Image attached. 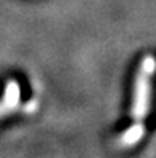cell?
I'll use <instances>...</instances> for the list:
<instances>
[{"label": "cell", "instance_id": "cell-1", "mask_svg": "<svg viewBox=\"0 0 156 158\" xmlns=\"http://www.w3.org/2000/svg\"><path fill=\"white\" fill-rule=\"evenodd\" d=\"M154 70L153 56H145L135 73L134 89H132V106L131 114L134 118L142 120L150 109V96H151V75Z\"/></svg>", "mask_w": 156, "mask_h": 158}, {"label": "cell", "instance_id": "cell-2", "mask_svg": "<svg viewBox=\"0 0 156 158\" xmlns=\"http://www.w3.org/2000/svg\"><path fill=\"white\" fill-rule=\"evenodd\" d=\"M19 96H21L19 85L14 80L8 81L6 89H5V96L2 98V102H0V115L13 110L18 106V102H19Z\"/></svg>", "mask_w": 156, "mask_h": 158}, {"label": "cell", "instance_id": "cell-3", "mask_svg": "<svg viewBox=\"0 0 156 158\" xmlns=\"http://www.w3.org/2000/svg\"><path fill=\"white\" fill-rule=\"evenodd\" d=\"M145 133V129L142 128V125H134L131 126L127 131H124V134L121 136V145H126V147H129V145H134L135 142H139V139L143 136Z\"/></svg>", "mask_w": 156, "mask_h": 158}]
</instances>
